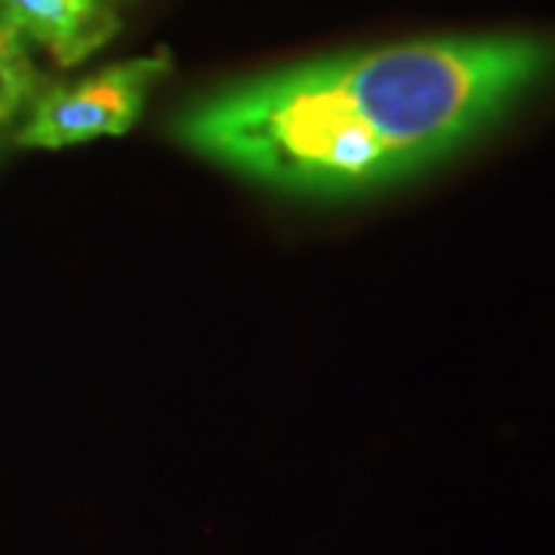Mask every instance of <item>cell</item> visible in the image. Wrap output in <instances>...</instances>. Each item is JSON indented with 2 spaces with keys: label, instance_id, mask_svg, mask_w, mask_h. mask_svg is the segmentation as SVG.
I'll return each instance as SVG.
<instances>
[{
  "label": "cell",
  "instance_id": "6da1fadb",
  "mask_svg": "<svg viewBox=\"0 0 555 555\" xmlns=\"http://www.w3.org/2000/svg\"><path fill=\"white\" fill-rule=\"evenodd\" d=\"M553 80L555 35L404 40L225 87L173 133L262 185L349 198L463 152Z\"/></svg>",
  "mask_w": 555,
  "mask_h": 555
},
{
  "label": "cell",
  "instance_id": "7a4b0ae2",
  "mask_svg": "<svg viewBox=\"0 0 555 555\" xmlns=\"http://www.w3.org/2000/svg\"><path fill=\"white\" fill-rule=\"evenodd\" d=\"M167 72V56H142L108 65L75 83L47 87L28 105L31 112L16 142L31 149H65L100 137H124L142 115L149 90Z\"/></svg>",
  "mask_w": 555,
  "mask_h": 555
},
{
  "label": "cell",
  "instance_id": "3957f363",
  "mask_svg": "<svg viewBox=\"0 0 555 555\" xmlns=\"http://www.w3.org/2000/svg\"><path fill=\"white\" fill-rule=\"evenodd\" d=\"M0 22L40 43L60 65H78L115 38V0H0Z\"/></svg>",
  "mask_w": 555,
  "mask_h": 555
},
{
  "label": "cell",
  "instance_id": "277c9868",
  "mask_svg": "<svg viewBox=\"0 0 555 555\" xmlns=\"http://www.w3.org/2000/svg\"><path fill=\"white\" fill-rule=\"evenodd\" d=\"M40 93L38 65L31 62L28 40L0 22V127L10 124Z\"/></svg>",
  "mask_w": 555,
  "mask_h": 555
}]
</instances>
